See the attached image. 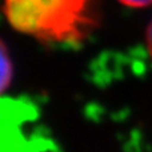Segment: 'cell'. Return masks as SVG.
Segmentation results:
<instances>
[{
	"label": "cell",
	"instance_id": "1",
	"mask_svg": "<svg viewBox=\"0 0 152 152\" xmlns=\"http://www.w3.org/2000/svg\"><path fill=\"white\" fill-rule=\"evenodd\" d=\"M8 23L51 44H76L99 26V0H3Z\"/></svg>",
	"mask_w": 152,
	"mask_h": 152
},
{
	"label": "cell",
	"instance_id": "2",
	"mask_svg": "<svg viewBox=\"0 0 152 152\" xmlns=\"http://www.w3.org/2000/svg\"><path fill=\"white\" fill-rule=\"evenodd\" d=\"M12 80V61L4 42L0 39V95L8 88Z\"/></svg>",
	"mask_w": 152,
	"mask_h": 152
},
{
	"label": "cell",
	"instance_id": "3",
	"mask_svg": "<svg viewBox=\"0 0 152 152\" xmlns=\"http://www.w3.org/2000/svg\"><path fill=\"white\" fill-rule=\"evenodd\" d=\"M119 1L131 8H144L152 5V0H119Z\"/></svg>",
	"mask_w": 152,
	"mask_h": 152
},
{
	"label": "cell",
	"instance_id": "4",
	"mask_svg": "<svg viewBox=\"0 0 152 152\" xmlns=\"http://www.w3.org/2000/svg\"><path fill=\"white\" fill-rule=\"evenodd\" d=\"M145 44H147V51L150 53V58L152 59V20L148 24L147 31H145Z\"/></svg>",
	"mask_w": 152,
	"mask_h": 152
}]
</instances>
